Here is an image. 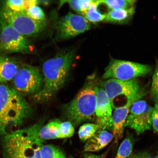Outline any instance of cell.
Listing matches in <instances>:
<instances>
[{"label": "cell", "mask_w": 158, "mask_h": 158, "mask_svg": "<svg viewBox=\"0 0 158 158\" xmlns=\"http://www.w3.org/2000/svg\"><path fill=\"white\" fill-rule=\"evenodd\" d=\"M99 2L100 4H103L110 10L130 8L133 7L135 1L134 0H104L99 1Z\"/></svg>", "instance_id": "20"}, {"label": "cell", "mask_w": 158, "mask_h": 158, "mask_svg": "<svg viewBox=\"0 0 158 158\" xmlns=\"http://www.w3.org/2000/svg\"><path fill=\"white\" fill-rule=\"evenodd\" d=\"M12 80L13 88L22 96L38 93L43 84L39 68L26 64L21 65Z\"/></svg>", "instance_id": "8"}, {"label": "cell", "mask_w": 158, "mask_h": 158, "mask_svg": "<svg viewBox=\"0 0 158 158\" xmlns=\"http://www.w3.org/2000/svg\"><path fill=\"white\" fill-rule=\"evenodd\" d=\"M130 158H154L149 153L147 152H141L133 154Z\"/></svg>", "instance_id": "28"}, {"label": "cell", "mask_w": 158, "mask_h": 158, "mask_svg": "<svg viewBox=\"0 0 158 158\" xmlns=\"http://www.w3.org/2000/svg\"><path fill=\"white\" fill-rule=\"evenodd\" d=\"M100 86L107 95L112 106L114 101L119 96L125 97L127 102L132 103L141 99L145 94L137 81L135 80L123 81L114 79L106 80Z\"/></svg>", "instance_id": "6"}, {"label": "cell", "mask_w": 158, "mask_h": 158, "mask_svg": "<svg viewBox=\"0 0 158 158\" xmlns=\"http://www.w3.org/2000/svg\"><path fill=\"white\" fill-rule=\"evenodd\" d=\"M154 108L149 105L146 106L134 104L130 106L124 126L131 128L140 135L151 129L152 116Z\"/></svg>", "instance_id": "11"}, {"label": "cell", "mask_w": 158, "mask_h": 158, "mask_svg": "<svg viewBox=\"0 0 158 158\" xmlns=\"http://www.w3.org/2000/svg\"><path fill=\"white\" fill-rule=\"evenodd\" d=\"M154 108L156 110H157V111H158V102H156L155 106V107Z\"/></svg>", "instance_id": "31"}, {"label": "cell", "mask_w": 158, "mask_h": 158, "mask_svg": "<svg viewBox=\"0 0 158 158\" xmlns=\"http://www.w3.org/2000/svg\"><path fill=\"white\" fill-rule=\"evenodd\" d=\"M152 127L154 131L158 134V111L155 108L152 114Z\"/></svg>", "instance_id": "27"}, {"label": "cell", "mask_w": 158, "mask_h": 158, "mask_svg": "<svg viewBox=\"0 0 158 158\" xmlns=\"http://www.w3.org/2000/svg\"><path fill=\"white\" fill-rule=\"evenodd\" d=\"M25 11L30 17L35 20L45 21L46 19L44 11L37 5L29 8Z\"/></svg>", "instance_id": "25"}, {"label": "cell", "mask_w": 158, "mask_h": 158, "mask_svg": "<svg viewBox=\"0 0 158 158\" xmlns=\"http://www.w3.org/2000/svg\"><path fill=\"white\" fill-rule=\"evenodd\" d=\"M133 140L129 136H127L120 144L114 158H130L133 155Z\"/></svg>", "instance_id": "19"}, {"label": "cell", "mask_w": 158, "mask_h": 158, "mask_svg": "<svg viewBox=\"0 0 158 158\" xmlns=\"http://www.w3.org/2000/svg\"><path fill=\"white\" fill-rule=\"evenodd\" d=\"M30 112L22 95L13 88L0 83V135L5 136L19 130Z\"/></svg>", "instance_id": "1"}, {"label": "cell", "mask_w": 158, "mask_h": 158, "mask_svg": "<svg viewBox=\"0 0 158 158\" xmlns=\"http://www.w3.org/2000/svg\"><path fill=\"white\" fill-rule=\"evenodd\" d=\"M41 127L35 124L4 136V158H41L40 150L44 140L39 136Z\"/></svg>", "instance_id": "2"}, {"label": "cell", "mask_w": 158, "mask_h": 158, "mask_svg": "<svg viewBox=\"0 0 158 158\" xmlns=\"http://www.w3.org/2000/svg\"><path fill=\"white\" fill-rule=\"evenodd\" d=\"M41 158H66L58 147L51 145H43L40 150Z\"/></svg>", "instance_id": "22"}, {"label": "cell", "mask_w": 158, "mask_h": 158, "mask_svg": "<svg viewBox=\"0 0 158 158\" xmlns=\"http://www.w3.org/2000/svg\"><path fill=\"white\" fill-rule=\"evenodd\" d=\"M155 158H158V153L156 155Z\"/></svg>", "instance_id": "32"}, {"label": "cell", "mask_w": 158, "mask_h": 158, "mask_svg": "<svg viewBox=\"0 0 158 158\" xmlns=\"http://www.w3.org/2000/svg\"><path fill=\"white\" fill-rule=\"evenodd\" d=\"M151 94V97L155 103L158 102V64L153 75Z\"/></svg>", "instance_id": "26"}, {"label": "cell", "mask_w": 158, "mask_h": 158, "mask_svg": "<svg viewBox=\"0 0 158 158\" xmlns=\"http://www.w3.org/2000/svg\"><path fill=\"white\" fill-rule=\"evenodd\" d=\"M39 135L40 138L43 140L66 138L64 122L57 120L49 122L41 127Z\"/></svg>", "instance_id": "15"}, {"label": "cell", "mask_w": 158, "mask_h": 158, "mask_svg": "<svg viewBox=\"0 0 158 158\" xmlns=\"http://www.w3.org/2000/svg\"><path fill=\"white\" fill-rule=\"evenodd\" d=\"M135 13L133 6L127 9L110 10L106 14L104 21L108 22L121 23L128 20Z\"/></svg>", "instance_id": "17"}, {"label": "cell", "mask_w": 158, "mask_h": 158, "mask_svg": "<svg viewBox=\"0 0 158 158\" xmlns=\"http://www.w3.org/2000/svg\"><path fill=\"white\" fill-rule=\"evenodd\" d=\"M37 4H40L44 5H48L50 3L49 1H37Z\"/></svg>", "instance_id": "30"}, {"label": "cell", "mask_w": 158, "mask_h": 158, "mask_svg": "<svg viewBox=\"0 0 158 158\" xmlns=\"http://www.w3.org/2000/svg\"><path fill=\"white\" fill-rule=\"evenodd\" d=\"M133 104L127 102L123 106L114 108L112 116V131L115 143H117L123 137L124 124L130 106Z\"/></svg>", "instance_id": "13"}, {"label": "cell", "mask_w": 158, "mask_h": 158, "mask_svg": "<svg viewBox=\"0 0 158 158\" xmlns=\"http://www.w3.org/2000/svg\"><path fill=\"white\" fill-rule=\"evenodd\" d=\"M100 5L99 1H95L84 14V17L89 22L96 23L105 19L106 14H102L99 11L98 6Z\"/></svg>", "instance_id": "18"}, {"label": "cell", "mask_w": 158, "mask_h": 158, "mask_svg": "<svg viewBox=\"0 0 158 158\" xmlns=\"http://www.w3.org/2000/svg\"><path fill=\"white\" fill-rule=\"evenodd\" d=\"M74 56V51L70 50L45 61L42 66L44 85L35 94L37 100H48L62 88L68 77Z\"/></svg>", "instance_id": "3"}, {"label": "cell", "mask_w": 158, "mask_h": 158, "mask_svg": "<svg viewBox=\"0 0 158 158\" xmlns=\"http://www.w3.org/2000/svg\"><path fill=\"white\" fill-rule=\"evenodd\" d=\"M100 130V127L96 123H85L81 126L78 132L81 141L86 142Z\"/></svg>", "instance_id": "21"}, {"label": "cell", "mask_w": 158, "mask_h": 158, "mask_svg": "<svg viewBox=\"0 0 158 158\" xmlns=\"http://www.w3.org/2000/svg\"><path fill=\"white\" fill-rule=\"evenodd\" d=\"M113 139V134L108 130H98L86 141L84 147V151L95 152L100 151L107 146Z\"/></svg>", "instance_id": "14"}, {"label": "cell", "mask_w": 158, "mask_h": 158, "mask_svg": "<svg viewBox=\"0 0 158 158\" xmlns=\"http://www.w3.org/2000/svg\"><path fill=\"white\" fill-rule=\"evenodd\" d=\"M90 27L89 22L84 16L69 12L57 23V37L60 40L72 38L88 31Z\"/></svg>", "instance_id": "10"}, {"label": "cell", "mask_w": 158, "mask_h": 158, "mask_svg": "<svg viewBox=\"0 0 158 158\" xmlns=\"http://www.w3.org/2000/svg\"><path fill=\"white\" fill-rule=\"evenodd\" d=\"M0 17L26 38L40 34L46 27L45 21L35 20L25 11H13L3 7L0 10Z\"/></svg>", "instance_id": "5"}, {"label": "cell", "mask_w": 158, "mask_h": 158, "mask_svg": "<svg viewBox=\"0 0 158 158\" xmlns=\"http://www.w3.org/2000/svg\"><path fill=\"white\" fill-rule=\"evenodd\" d=\"M20 66L15 58L0 55V83L12 80Z\"/></svg>", "instance_id": "16"}, {"label": "cell", "mask_w": 158, "mask_h": 158, "mask_svg": "<svg viewBox=\"0 0 158 158\" xmlns=\"http://www.w3.org/2000/svg\"><path fill=\"white\" fill-rule=\"evenodd\" d=\"M90 79L86 82L73 99L64 108L65 117L75 125L96 119L98 86L94 81Z\"/></svg>", "instance_id": "4"}, {"label": "cell", "mask_w": 158, "mask_h": 158, "mask_svg": "<svg viewBox=\"0 0 158 158\" xmlns=\"http://www.w3.org/2000/svg\"><path fill=\"white\" fill-rule=\"evenodd\" d=\"M4 7L15 12L26 11L27 10L26 2L24 0H8L5 1Z\"/></svg>", "instance_id": "24"}, {"label": "cell", "mask_w": 158, "mask_h": 158, "mask_svg": "<svg viewBox=\"0 0 158 158\" xmlns=\"http://www.w3.org/2000/svg\"><path fill=\"white\" fill-rule=\"evenodd\" d=\"M151 71V67L147 65L112 59L106 68L102 78L104 80L114 79L129 81L145 76Z\"/></svg>", "instance_id": "7"}, {"label": "cell", "mask_w": 158, "mask_h": 158, "mask_svg": "<svg viewBox=\"0 0 158 158\" xmlns=\"http://www.w3.org/2000/svg\"><path fill=\"white\" fill-rule=\"evenodd\" d=\"M68 3L71 9L80 14L83 15L95 1L92 0H69L64 1Z\"/></svg>", "instance_id": "23"}, {"label": "cell", "mask_w": 158, "mask_h": 158, "mask_svg": "<svg viewBox=\"0 0 158 158\" xmlns=\"http://www.w3.org/2000/svg\"><path fill=\"white\" fill-rule=\"evenodd\" d=\"M112 108L107 95L102 87H98L97 94L95 110L96 124L100 130L112 128Z\"/></svg>", "instance_id": "12"}, {"label": "cell", "mask_w": 158, "mask_h": 158, "mask_svg": "<svg viewBox=\"0 0 158 158\" xmlns=\"http://www.w3.org/2000/svg\"><path fill=\"white\" fill-rule=\"evenodd\" d=\"M33 49L26 37L0 17V52L29 54Z\"/></svg>", "instance_id": "9"}, {"label": "cell", "mask_w": 158, "mask_h": 158, "mask_svg": "<svg viewBox=\"0 0 158 158\" xmlns=\"http://www.w3.org/2000/svg\"><path fill=\"white\" fill-rule=\"evenodd\" d=\"M107 152L102 154L101 155H96L91 153H87L85 154L84 158H106L107 155Z\"/></svg>", "instance_id": "29"}]
</instances>
